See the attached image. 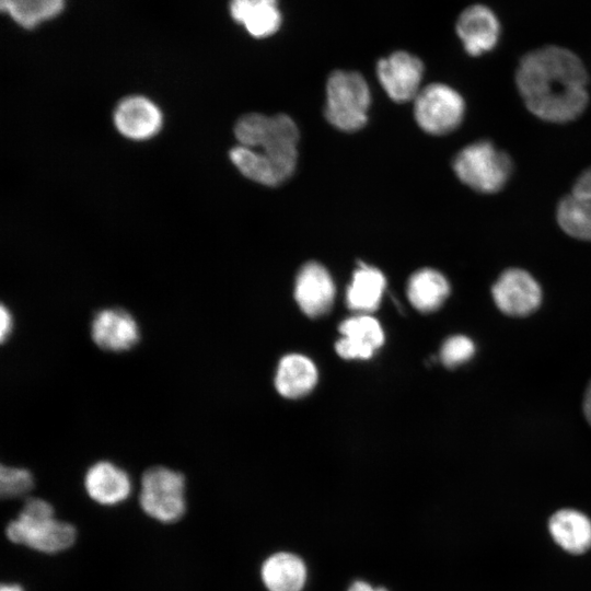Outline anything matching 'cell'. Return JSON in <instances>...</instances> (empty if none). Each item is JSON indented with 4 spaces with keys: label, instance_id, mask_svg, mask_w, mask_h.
<instances>
[{
    "label": "cell",
    "instance_id": "obj_1",
    "mask_svg": "<svg viewBox=\"0 0 591 591\" xmlns=\"http://www.w3.org/2000/svg\"><path fill=\"white\" fill-rule=\"evenodd\" d=\"M514 78L526 108L545 121H572L588 106V71L566 47L545 45L530 50L520 59Z\"/></svg>",
    "mask_w": 591,
    "mask_h": 591
},
{
    "label": "cell",
    "instance_id": "obj_2",
    "mask_svg": "<svg viewBox=\"0 0 591 591\" xmlns=\"http://www.w3.org/2000/svg\"><path fill=\"white\" fill-rule=\"evenodd\" d=\"M234 131L239 146L230 151V159L244 176L275 186L292 174L299 132L289 116L246 114L236 121Z\"/></svg>",
    "mask_w": 591,
    "mask_h": 591
},
{
    "label": "cell",
    "instance_id": "obj_3",
    "mask_svg": "<svg viewBox=\"0 0 591 591\" xmlns=\"http://www.w3.org/2000/svg\"><path fill=\"white\" fill-rule=\"evenodd\" d=\"M7 537L34 551L55 554L62 552L76 541V528L55 518L53 506L40 498L25 501L16 519L8 523Z\"/></svg>",
    "mask_w": 591,
    "mask_h": 591
},
{
    "label": "cell",
    "instance_id": "obj_4",
    "mask_svg": "<svg viewBox=\"0 0 591 591\" xmlns=\"http://www.w3.org/2000/svg\"><path fill=\"white\" fill-rule=\"evenodd\" d=\"M457 178L480 194H495L508 183L513 162L510 155L490 140H478L464 147L453 160Z\"/></svg>",
    "mask_w": 591,
    "mask_h": 591
},
{
    "label": "cell",
    "instance_id": "obj_5",
    "mask_svg": "<svg viewBox=\"0 0 591 591\" xmlns=\"http://www.w3.org/2000/svg\"><path fill=\"white\" fill-rule=\"evenodd\" d=\"M325 116L335 127L355 131L367 123L370 92L363 77L354 71L338 70L327 80Z\"/></svg>",
    "mask_w": 591,
    "mask_h": 591
},
{
    "label": "cell",
    "instance_id": "obj_6",
    "mask_svg": "<svg viewBox=\"0 0 591 591\" xmlns=\"http://www.w3.org/2000/svg\"><path fill=\"white\" fill-rule=\"evenodd\" d=\"M139 502L157 521H178L186 510L184 475L164 466L148 468L141 478Z\"/></svg>",
    "mask_w": 591,
    "mask_h": 591
},
{
    "label": "cell",
    "instance_id": "obj_7",
    "mask_svg": "<svg viewBox=\"0 0 591 591\" xmlns=\"http://www.w3.org/2000/svg\"><path fill=\"white\" fill-rule=\"evenodd\" d=\"M414 102L416 121L431 135L449 134L455 130L464 118V99L456 90L443 83H431L422 88Z\"/></svg>",
    "mask_w": 591,
    "mask_h": 591
},
{
    "label": "cell",
    "instance_id": "obj_8",
    "mask_svg": "<svg viewBox=\"0 0 591 591\" xmlns=\"http://www.w3.org/2000/svg\"><path fill=\"white\" fill-rule=\"evenodd\" d=\"M496 308L510 317H525L536 312L543 301V289L535 277L520 267L505 269L490 289Z\"/></svg>",
    "mask_w": 591,
    "mask_h": 591
},
{
    "label": "cell",
    "instance_id": "obj_9",
    "mask_svg": "<svg viewBox=\"0 0 591 591\" xmlns=\"http://www.w3.org/2000/svg\"><path fill=\"white\" fill-rule=\"evenodd\" d=\"M455 31L464 50L470 56L478 57L491 51L498 45L501 24L488 5L476 3L460 13Z\"/></svg>",
    "mask_w": 591,
    "mask_h": 591
},
{
    "label": "cell",
    "instance_id": "obj_10",
    "mask_svg": "<svg viewBox=\"0 0 591 591\" xmlns=\"http://www.w3.org/2000/svg\"><path fill=\"white\" fill-rule=\"evenodd\" d=\"M376 71L383 89L395 102L415 100L421 90L424 65L409 53L399 50L380 59Z\"/></svg>",
    "mask_w": 591,
    "mask_h": 591
},
{
    "label": "cell",
    "instance_id": "obj_11",
    "mask_svg": "<svg viewBox=\"0 0 591 591\" xmlns=\"http://www.w3.org/2000/svg\"><path fill=\"white\" fill-rule=\"evenodd\" d=\"M90 332L97 347L112 352L130 350L140 339L137 321L129 312L119 308L97 311L92 318Z\"/></svg>",
    "mask_w": 591,
    "mask_h": 591
},
{
    "label": "cell",
    "instance_id": "obj_12",
    "mask_svg": "<svg viewBox=\"0 0 591 591\" xmlns=\"http://www.w3.org/2000/svg\"><path fill=\"white\" fill-rule=\"evenodd\" d=\"M163 116L151 100L134 95L119 102L114 113L117 130L134 140L153 137L162 127Z\"/></svg>",
    "mask_w": 591,
    "mask_h": 591
},
{
    "label": "cell",
    "instance_id": "obj_13",
    "mask_svg": "<svg viewBox=\"0 0 591 591\" xmlns=\"http://www.w3.org/2000/svg\"><path fill=\"white\" fill-rule=\"evenodd\" d=\"M334 296V282L325 267L315 262L302 266L297 276L294 297L306 315L317 317L328 312Z\"/></svg>",
    "mask_w": 591,
    "mask_h": 591
},
{
    "label": "cell",
    "instance_id": "obj_14",
    "mask_svg": "<svg viewBox=\"0 0 591 591\" xmlns=\"http://www.w3.org/2000/svg\"><path fill=\"white\" fill-rule=\"evenodd\" d=\"M339 332L344 337L335 348L346 359H368L384 341L379 322L367 314L347 318L339 325Z\"/></svg>",
    "mask_w": 591,
    "mask_h": 591
},
{
    "label": "cell",
    "instance_id": "obj_15",
    "mask_svg": "<svg viewBox=\"0 0 591 591\" xmlns=\"http://www.w3.org/2000/svg\"><path fill=\"white\" fill-rule=\"evenodd\" d=\"M84 488L95 502L114 506L129 497L131 480L119 466L108 461H99L88 468Z\"/></svg>",
    "mask_w": 591,
    "mask_h": 591
},
{
    "label": "cell",
    "instance_id": "obj_16",
    "mask_svg": "<svg viewBox=\"0 0 591 591\" xmlns=\"http://www.w3.org/2000/svg\"><path fill=\"white\" fill-rule=\"evenodd\" d=\"M552 538L564 551L579 555L591 548V519L583 512L564 508L548 520Z\"/></svg>",
    "mask_w": 591,
    "mask_h": 591
},
{
    "label": "cell",
    "instance_id": "obj_17",
    "mask_svg": "<svg viewBox=\"0 0 591 591\" xmlns=\"http://www.w3.org/2000/svg\"><path fill=\"white\" fill-rule=\"evenodd\" d=\"M230 14L254 37L275 34L281 25L278 0H230Z\"/></svg>",
    "mask_w": 591,
    "mask_h": 591
},
{
    "label": "cell",
    "instance_id": "obj_18",
    "mask_svg": "<svg viewBox=\"0 0 591 591\" xmlns=\"http://www.w3.org/2000/svg\"><path fill=\"white\" fill-rule=\"evenodd\" d=\"M451 291L448 279L440 271L422 268L414 273L407 283L410 303L420 312L437 311Z\"/></svg>",
    "mask_w": 591,
    "mask_h": 591
},
{
    "label": "cell",
    "instance_id": "obj_19",
    "mask_svg": "<svg viewBox=\"0 0 591 591\" xmlns=\"http://www.w3.org/2000/svg\"><path fill=\"white\" fill-rule=\"evenodd\" d=\"M316 380L317 371L310 359L301 355H288L279 362L275 385L282 396L298 398L308 394Z\"/></svg>",
    "mask_w": 591,
    "mask_h": 591
},
{
    "label": "cell",
    "instance_id": "obj_20",
    "mask_svg": "<svg viewBox=\"0 0 591 591\" xmlns=\"http://www.w3.org/2000/svg\"><path fill=\"white\" fill-rule=\"evenodd\" d=\"M262 578L269 591H301L305 582L306 569L298 556L277 553L263 564Z\"/></svg>",
    "mask_w": 591,
    "mask_h": 591
},
{
    "label": "cell",
    "instance_id": "obj_21",
    "mask_svg": "<svg viewBox=\"0 0 591 591\" xmlns=\"http://www.w3.org/2000/svg\"><path fill=\"white\" fill-rule=\"evenodd\" d=\"M385 289L383 274L373 267L361 265L348 287L346 300L349 309L362 313L374 311Z\"/></svg>",
    "mask_w": 591,
    "mask_h": 591
},
{
    "label": "cell",
    "instance_id": "obj_22",
    "mask_svg": "<svg viewBox=\"0 0 591 591\" xmlns=\"http://www.w3.org/2000/svg\"><path fill=\"white\" fill-rule=\"evenodd\" d=\"M556 221L570 237L591 242V199L570 192L556 207Z\"/></svg>",
    "mask_w": 591,
    "mask_h": 591
},
{
    "label": "cell",
    "instance_id": "obj_23",
    "mask_svg": "<svg viewBox=\"0 0 591 591\" xmlns=\"http://www.w3.org/2000/svg\"><path fill=\"white\" fill-rule=\"evenodd\" d=\"M0 4L16 23L31 28L57 15L63 0H0Z\"/></svg>",
    "mask_w": 591,
    "mask_h": 591
},
{
    "label": "cell",
    "instance_id": "obj_24",
    "mask_svg": "<svg viewBox=\"0 0 591 591\" xmlns=\"http://www.w3.org/2000/svg\"><path fill=\"white\" fill-rule=\"evenodd\" d=\"M476 352L474 340L462 334L448 337L440 349V360L444 367L454 369L468 362Z\"/></svg>",
    "mask_w": 591,
    "mask_h": 591
},
{
    "label": "cell",
    "instance_id": "obj_25",
    "mask_svg": "<svg viewBox=\"0 0 591 591\" xmlns=\"http://www.w3.org/2000/svg\"><path fill=\"white\" fill-rule=\"evenodd\" d=\"M34 486L31 472L22 467L1 466L0 494L3 498H16L26 495Z\"/></svg>",
    "mask_w": 591,
    "mask_h": 591
},
{
    "label": "cell",
    "instance_id": "obj_26",
    "mask_svg": "<svg viewBox=\"0 0 591 591\" xmlns=\"http://www.w3.org/2000/svg\"><path fill=\"white\" fill-rule=\"evenodd\" d=\"M571 193L591 199V167L579 174L572 185Z\"/></svg>",
    "mask_w": 591,
    "mask_h": 591
},
{
    "label": "cell",
    "instance_id": "obj_27",
    "mask_svg": "<svg viewBox=\"0 0 591 591\" xmlns=\"http://www.w3.org/2000/svg\"><path fill=\"white\" fill-rule=\"evenodd\" d=\"M13 328V317L4 305L1 306V340L4 341Z\"/></svg>",
    "mask_w": 591,
    "mask_h": 591
},
{
    "label": "cell",
    "instance_id": "obj_28",
    "mask_svg": "<svg viewBox=\"0 0 591 591\" xmlns=\"http://www.w3.org/2000/svg\"><path fill=\"white\" fill-rule=\"evenodd\" d=\"M581 409L586 421L591 427V379L587 383L583 392Z\"/></svg>",
    "mask_w": 591,
    "mask_h": 591
},
{
    "label": "cell",
    "instance_id": "obj_29",
    "mask_svg": "<svg viewBox=\"0 0 591 591\" xmlns=\"http://www.w3.org/2000/svg\"><path fill=\"white\" fill-rule=\"evenodd\" d=\"M348 591H387L384 588L373 589L370 584L364 581H356L351 584Z\"/></svg>",
    "mask_w": 591,
    "mask_h": 591
},
{
    "label": "cell",
    "instance_id": "obj_30",
    "mask_svg": "<svg viewBox=\"0 0 591 591\" xmlns=\"http://www.w3.org/2000/svg\"><path fill=\"white\" fill-rule=\"evenodd\" d=\"M0 591H24L19 584H2Z\"/></svg>",
    "mask_w": 591,
    "mask_h": 591
}]
</instances>
